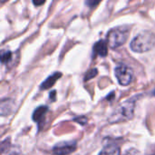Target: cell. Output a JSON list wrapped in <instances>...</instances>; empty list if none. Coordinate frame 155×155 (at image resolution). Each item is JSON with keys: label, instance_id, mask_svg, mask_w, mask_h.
I'll use <instances>...</instances> for the list:
<instances>
[{"label": "cell", "instance_id": "obj_1", "mask_svg": "<svg viewBox=\"0 0 155 155\" xmlns=\"http://www.w3.org/2000/svg\"><path fill=\"white\" fill-rule=\"evenodd\" d=\"M154 45V34L151 31H143L133 39L130 47L136 53H145L152 50Z\"/></svg>", "mask_w": 155, "mask_h": 155}, {"label": "cell", "instance_id": "obj_2", "mask_svg": "<svg viewBox=\"0 0 155 155\" xmlns=\"http://www.w3.org/2000/svg\"><path fill=\"white\" fill-rule=\"evenodd\" d=\"M135 107V100L130 99L123 104H121L115 111L109 117V122L111 124H117L125 121H129L134 117Z\"/></svg>", "mask_w": 155, "mask_h": 155}, {"label": "cell", "instance_id": "obj_3", "mask_svg": "<svg viewBox=\"0 0 155 155\" xmlns=\"http://www.w3.org/2000/svg\"><path fill=\"white\" fill-rule=\"evenodd\" d=\"M129 30L126 28L117 27L109 31L107 34V42L110 47L117 48L123 45L128 39Z\"/></svg>", "mask_w": 155, "mask_h": 155}, {"label": "cell", "instance_id": "obj_4", "mask_svg": "<svg viewBox=\"0 0 155 155\" xmlns=\"http://www.w3.org/2000/svg\"><path fill=\"white\" fill-rule=\"evenodd\" d=\"M114 74L118 80V83L123 86L129 85L134 78L133 71L128 66L124 64L118 65L114 70Z\"/></svg>", "mask_w": 155, "mask_h": 155}, {"label": "cell", "instance_id": "obj_5", "mask_svg": "<svg viewBox=\"0 0 155 155\" xmlns=\"http://www.w3.org/2000/svg\"><path fill=\"white\" fill-rule=\"evenodd\" d=\"M76 149L75 142H64L57 143L53 148V153L55 155H68L74 153Z\"/></svg>", "mask_w": 155, "mask_h": 155}, {"label": "cell", "instance_id": "obj_6", "mask_svg": "<svg viewBox=\"0 0 155 155\" xmlns=\"http://www.w3.org/2000/svg\"><path fill=\"white\" fill-rule=\"evenodd\" d=\"M14 102L10 99H5L0 101V115L6 116L13 113L14 111Z\"/></svg>", "mask_w": 155, "mask_h": 155}, {"label": "cell", "instance_id": "obj_7", "mask_svg": "<svg viewBox=\"0 0 155 155\" xmlns=\"http://www.w3.org/2000/svg\"><path fill=\"white\" fill-rule=\"evenodd\" d=\"M94 53L100 55V56H102V57L106 56L107 53H108V48H107L106 42L104 41V40H100L97 43H95V45L94 46Z\"/></svg>", "mask_w": 155, "mask_h": 155}, {"label": "cell", "instance_id": "obj_8", "mask_svg": "<svg viewBox=\"0 0 155 155\" xmlns=\"http://www.w3.org/2000/svg\"><path fill=\"white\" fill-rule=\"evenodd\" d=\"M47 111H48L47 106H39L33 113V117H32L33 120L35 122L39 123V124H41L42 122H43V119L45 118V115L47 113Z\"/></svg>", "mask_w": 155, "mask_h": 155}, {"label": "cell", "instance_id": "obj_9", "mask_svg": "<svg viewBox=\"0 0 155 155\" xmlns=\"http://www.w3.org/2000/svg\"><path fill=\"white\" fill-rule=\"evenodd\" d=\"M62 76V74L57 72V73H54V74H52L51 76H49L42 84H41V89L42 90H46V89H49L51 88L55 83L56 81Z\"/></svg>", "mask_w": 155, "mask_h": 155}, {"label": "cell", "instance_id": "obj_10", "mask_svg": "<svg viewBox=\"0 0 155 155\" xmlns=\"http://www.w3.org/2000/svg\"><path fill=\"white\" fill-rule=\"evenodd\" d=\"M99 155H120V148L114 144H109L105 146Z\"/></svg>", "mask_w": 155, "mask_h": 155}, {"label": "cell", "instance_id": "obj_11", "mask_svg": "<svg viewBox=\"0 0 155 155\" xmlns=\"http://www.w3.org/2000/svg\"><path fill=\"white\" fill-rule=\"evenodd\" d=\"M11 56L12 54L10 51H6V50H2L0 51V62L5 64L7 63L11 60Z\"/></svg>", "mask_w": 155, "mask_h": 155}, {"label": "cell", "instance_id": "obj_12", "mask_svg": "<svg viewBox=\"0 0 155 155\" xmlns=\"http://www.w3.org/2000/svg\"><path fill=\"white\" fill-rule=\"evenodd\" d=\"M97 74H98V71H97L96 68H93V69L89 70V71L86 73L85 76H84V81H88V80H90V79L95 77V76L97 75Z\"/></svg>", "mask_w": 155, "mask_h": 155}, {"label": "cell", "instance_id": "obj_13", "mask_svg": "<svg viewBox=\"0 0 155 155\" xmlns=\"http://www.w3.org/2000/svg\"><path fill=\"white\" fill-rule=\"evenodd\" d=\"M8 147H9V141H8V140H7V141H5V142H3V143H0V154L3 153L4 151L7 150Z\"/></svg>", "mask_w": 155, "mask_h": 155}, {"label": "cell", "instance_id": "obj_14", "mask_svg": "<svg viewBox=\"0 0 155 155\" xmlns=\"http://www.w3.org/2000/svg\"><path fill=\"white\" fill-rule=\"evenodd\" d=\"M74 121L77 122V123H79V124H82V125H84V124L87 123V118L84 117V116H80V117H78V118H75Z\"/></svg>", "mask_w": 155, "mask_h": 155}, {"label": "cell", "instance_id": "obj_15", "mask_svg": "<svg viewBox=\"0 0 155 155\" xmlns=\"http://www.w3.org/2000/svg\"><path fill=\"white\" fill-rule=\"evenodd\" d=\"M55 94H56L55 91H52V92L50 93V98H51L52 101H54V100H55Z\"/></svg>", "mask_w": 155, "mask_h": 155}, {"label": "cell", "instance_id": "obj_16", "mask_svg": "<svg viewBox=\"0 0 155 155\" xmlns=\"http://www.w3.org/2000/svg\"><path fill=\"white\" fill-rule=\"evenodd\" d=\"M125 155H138L137 153V152H135V151H134V150H132V151H129V152H127Z\"/></svg>", "mask_w": 155, "mask_h": 155}, {"label": "cell", "instance_id": "obj_17", "mask_svg": "<svg viewBox=\"0 0 155 155\" xmlns=\"http://www.w3.org/2000/svg\"><path fill=\"white\" fill-rule=\"evenodd\" d=\"M33 3H34V5H40L45 4V1H34Z\"/></svg>", "mask_w": 155, "mask_h": 155}, {"label": "cell", "instance_id": "obj_18", "mask_svg": "<svg viewBox=\"0 0 155 155\" xmlns=\"http://www.w3.org/2000/svg\"><path fill=\"white\" fill-rule=\"evenodd\" d=\"M111 98H112V99H114V92H113V93H111V94H109V96L107 97V100H110Z\"/></svg>", "mask_w": 155, "mask_h": 155}, {"label": "cell", "instance_id": "obj_19", "mask_svg": "<svg viewBox=\"0 0 155 155\" xmlns=\"http://www.w3.org/2000/svg\"><path fill=\"white\" fill-rule=\"evenodd\" d=\"M86 3H87L88 5H94H94L98 4V2H86Z\"/></svg>", "mask_w": 155, "mask_h": 155}, {"label": "cell", "instance_id": "obj_20", "mask_svg": "<svg viewBox=\"0 0 155 155\" xmlns=\"http://www.w3.org/2000/svg\"><path fill=\"white\" fill-rule=\"evenodd\" d=\"M153 94H155V91H154V92H153Z\"/></svg>", "mask_w": 155, "mask_h": 155}]
</instances>
